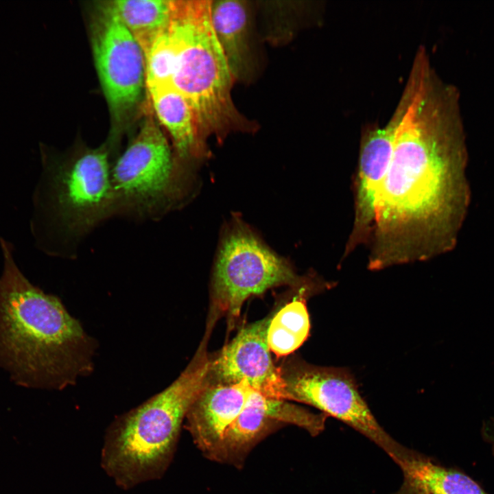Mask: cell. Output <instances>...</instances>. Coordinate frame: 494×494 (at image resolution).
<instances>
[{
  "label": "cell",
  "mask_w": 494,
  "mask_h": 494,
  "mask_svg": "<svg viewBox=\"0 0 494 494\" xmlns=\"http://www.w3.org/2000/svg\"><path fill=\"white\" fill-rule=\"evenodd\" d=\"M246 1H211V22L235 81L251 82L258 71L252 11Z\"/></svg>",
  "instance_id": "14"
},
{
  "label": "cell",
  "mask_w": 494,
  "mask_h": 494,
  "mask_svg": "<svg viewBox=\"0 0 494 494\" xmlns=\"http://www.w3.org/2000/svg\"><path fill=\"white\" fill-rule=\"evenodd\" d=\"M111 4L145 56L168 27L172 0H119Z\"/></svg>",
  "instance_id": "17"
},
{
  "label": "cell",
  "mask_w": 494,
  "mask_h": 494,
  "mask_svg": "<svg viewBox=\"0 0 494 494\" xmlns=\"http://www.w3.org/2000/svg\"><path fill=\"white\" fill-rule=\"evenodd\" d=\"M211 4L208 0H172L168 27L176 50L172 86L190 103L204 146L211 136L222 141L231 133L258 129L233 101L235 81L213 30Z\"/></svg>",
  "instance_id": "4"
},
{
  "label": "cell",
  "mask_w": 494,
  "mask_h": 494,
  "mask_svg": "<svg viewBox=\"0 0 494 494\" xmlns=\"http://www.w3.org/2000/svg\"><path fill=\"white\" fill-rule=\"evenodd\" d=\"M271 316L241 329L213 359L209 382L232 385L246 381L268 397L284 400L285 384L281 368L272 360L267 341Z\"/></svg>",
  "instance_id": "11"
},
{
  "label": "cell",
  "mask_w": 494,
  "mask_h": 494,
  "mask_svg": "<svg viewBox=\"0 0 494 494\" xmlns=\"http://www.w3.org/2000/svg\"><path fill=\"white\" fill-rule=\"evenodd\" d=\"M484 430V435L486 436V438L489 439V441L491 445L492 451L494 455V423H489L488 427Z\"/></svg>",
  "instance_id": "20"
},
{
  "label": "cell",
  "mask_w": 494,
  "mask_h": 494,
  "mask_svg": "<svg viewBox=\"0 0 494 494\" xmlns=\"http://www.w3.org/2000/svg\"><path fill=\"white\" fill-rule=\"evenodd\" d=\"M186 170L151 117L112 167L116 211L155 216L184 195Z\"/></svg>",
  "instance_id": "6"
},
{
  "label": "cell",
  "mask_w": 494,
  "mask_h": 494,
  "mask_svg": "<svg viewBox=\"0 0 494 494\" xmlns=\"http://www.w3.org/2000/svg\"><path fill=\"white\" fill-rule=\"evenodd\" d=\"M45 176L47 210L67 235L80 236L116 211L106 146L49 164Z\"/></svg>",
  "instance_id": "7"
},
{
  "label": "cell",
  "mask_w": 494,
  "mask_h": 494,
  "mask_svg": "<svg viewBox=\"0 0 494 494\" xmlns=\"http://www.w3.org/2000/svg\"><path fill=\"white\" fill-rule=\"evenodd\" d=\"M281 373L284 400L310 405L343 422L381 448L393 461L407 449L377 422L347 368L296 361L281 369Z\"/></svg>",
  "instance_id": "8"
},
{
  "label": "cell",
  "mask_w": 494,
  "mask_h": 494,
  "mask_svg": "<svg viewBox=\"0 0 494 494\" xmlns=\"http://www.w3.org/2000/svg\"><path fill=\"white\" fill-rule=\"evenodd\" d=\"M303 292L271 316L267 332L270 351L277 357L287 355L300 347L310 331V320Z\"/></svg>",
  "instance_id": "18"
},
{
  "label": "cell",
  "mask_w": 494,
  "mask_h": 494,
  "mask_svg": "<svg viewBox=\"0 0 494 494\" xmlns=\"http://www.w3.org/2000/svg\"><path fill=\"white\" fill-rule=\"evenodd\" d=\"M402 115L396 106L384 126L368 124L361 132L354 188V218L343 258L366 244L375 217L381 184L390 167L395 132Z\"/></svg>",
  "instance_id": "10"
},
{
  "label": "cell",
  "mask_w": 494,
  "mask_h": 494,
  "mask_svg": "<svg viewBox=\"0 0 494 494\" xmlns=\"http://www.w3.org/2000/svg\"><path fill=\"white\" fill-rule=\"evenodd\" d=\"M205 341L167 388L117 416L106 430L101 465L119 488L158 480L176 453L181 427L200 392L209 383L211 358Z\"/></svg>",
  "instance_id": "3"
},
{
  "label": "cell",
  "mask_w": 494,
  "mask_h": 494,
  "mask_svg": "<svg viewBox=\"0 0 494 494\" xmlns=\"http://www.w3.org/2000/svg\"><path fill=\"white\" fill-rule=\"evenodd\" d=\"M155 115L169 133L174 154L185 163L204 156L207 147L200 142L195 115L186 97L172 85L148 88Z\"/></svg>",
  "instance_id": "15"
},
{
  "label": "cell",
  "mask_w": 494,
  "mask_h": 494,
  "mask_svg": "<svg viewBox=\"0 0 494 494\" xmlns=\"http://www.w3.org/2000/svg\"><path fill=\"white\" fill-rule=\"evenodd\" d=\"M403 482L395 494H489L467 475L408 450L395 462Z\"/></svg>",
  "instance_id": "16"
},
{
  "label": "cell",
  "mask_w": 494,
  "mask_h": 494,
  "mask_svg": "<svg viewBox=\"0 0 494 494\" xmlns=\"http://www.w3.org/2000/svg\"><path fill=\"white\" fill-rule=\"evenodd\" d=\"M309 279L298 277L290 265L274 253L242 222L235 221L222 237L213 270L208 325L226 316L229 329L245 301L272 287H297Z\"/></svg>",
  "instance_id": "5"
},
{
  "label": "cell",
  "mask_w": 494,
  "mask_h": 494,
  "mask_svg": "<svg viewBox=\"0 0 494 494\" xmlns=\"http://www.w3.org/2000/svg\"><path fill=\"white\" fill-rule=\"evenodd\" d=\"M91 45L110 111L121 121L141 100L145 85V58L110 1L98 6L92 23Z\"/></svg>",
  "instance_id": "9"
},
{
  "label": "cell",
  "mask_w": 494,
  "mask_h": 494,
  "mask_svg": "<svg viewBox=\"0 0 494 494\" xmlns=\"http://www.w3.org/2000/svg\"><path fill=\"white\" fill-rule=\"evenodd\" d=\"M401 97L393 155L366 243L371 270L451 250L470 202L458 90L425 71L408 78Z\"/></svg>",
  "instance_id": "1"
},
{
  "label": "cell",
  "mask_w": 494,
  "mask_h": 494,
  "mask_svg": "<svg viewBox=\"0 0 494 494\" xmlns=\"http://www.w3.org/2000/svg\"><path fill=\"white\" fill-rule=\"evenodd\" d=\"M305 417L303 408L253 390L207 459L242 469L250 453L262 440L286 425L301 426Z\"/></svg>",
  "instance_id": "12"
},
{
  "label": "cell",
  "mask_w": 494,
  "mask_h": 494,
  "mask_svg": "<svg viewBox=\"0 0 494 494\" xmlns=\"http://www.w3.org/2000/svg\"><path fill=\"white\" fill-rule=\"evenodd\" d=\"M145 58L146 88L172 85L176 50L168 28L156 38Z\"/></svg>",
  "instance_id": "19"
},
{
  "label": "cell",
  "mask_w": 494,
  "mask_h": 494,
  "mask_svg": "<svg viewBox=\"0 0 494 494\" xmlns=\"http://www.w3.org/2000/svg\"><path fill=\"white\" fill-rule=\"evenodd\" d=\"M252 391L244 381L232 385L209 382L200 392L185 421L194 445L203 456L207 458L215 449Z\"/></svg>",
  "instance_id": "13"
},
{
  "label": "cell",
  "mask_w": 494,
  "mask_h": 494,
  "mask_svg": "<svg viewBox=\"0 0 494 494\" xmlns=\"http://www.w3.org/2000/svg\"><path fill=\"white\" fill-rule=\"evenodd\" d=\"M0 277V368L27 388L61 390L91 374L97 344L56 296L32 284L9 244Z\"/></svg>",
  "instance_id": "2"
}]
</instances>
